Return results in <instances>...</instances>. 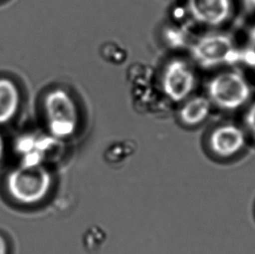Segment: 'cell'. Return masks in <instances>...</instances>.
<instances>
[{"label": "cell", "mask_w": 255, "mask_h": 254, "mask_svg": "<svg viewBox=\"0 0 255 254\" xmlns=\"http://www.w3.org/2000/svg\"><path fill=\"white\" fill-rule=\"evenodd\" d=\"M24 103L23 88L12 76L0 74V127L10 124Z\"/></svg>", "instance_id": "52a82bcc"}, {"label": "cell", "mask_w": 255, "mask_h": 254, "mask_svg": "<svg viewBox=\"0 0 255 254\" xmlns=\"http://www.w3.org/2000/svg\"><path fill=\"white\" fill-rule=\"evenodd\" d=\"M42 103L50 135L56 138H64L73 134L79 123V114L76 104L66 90H50L45 93Z\"/></svg>", "instance_id": "7a4b0ae2"}, {"label": "cell", "mask_w": 255, "mask_h": 254, "mask_svg": "<svg viewBox=\"0 0 255 254\" xmlns=\"http://www.w3.org/2000/svg\"><path fill=\"white\" fill-rule=\"evenodd\" d=\"M212 103L205 97H194L183 105L179 110V119L183 124L189 127L200 125L207 120Z\"/></svg>", "instance_id": "9c48e42d"}, {"label": "cell", "mask_w": 255, "mask_h": 254, "mask_svg": "<svg viewBox=\"0 0 255 254\" xmlns=\"http://www.w3.org/2000/svg\"><path fill=\"white\" fill-rule=\"evenodd\" d=\"M2 1H3V0H0V3H1V2H2Z\"/></svg>", "instance_id": "9a60e30c"}, {"label": "cell", "mask_w": 255, "mask_h": 254, "mask_svg": "<svg viewBox=\"0 0 255 254\" xmlns=\"http://www.w3.org/2000/svg\"><path fill=\"white\" fill-rule=\"evenodd\" d=\"M208 100L225 111H236L244 107L251 98V86L242 73L235 71L214 76L207 86Z\"/></svg>", "instance_id": "3957f363"}, {"label": "cell", "mask_w": 255, "mask_h": 254, "mask_svg": "<svg viewBox=\"0 0 255 254\" xmlns=\"http://www.w3.org/2000/svg\"><path fill=\"white\" fill-rule=\"evenodd\" d=\"M4 151H5V143H4L3 135L0 133V161L1 159H3Z\"/></svg>", "instance_id": "4fadbf2b"}, {"label": "cell", "mask_w": 255, "mask_h": 254, "mask_svg": "<svg viewBox=\"0 0 255 254\" xmlns=\"http://www.w3.org/2000/svg\"><path fill=\"white\" fill-rule=\"evenodd\" d=\"M249 135L245 129L235 124L216 127L209 137V147L220 158H232L244 151Z\"/></svg>", "instance_id": "8992f818"}, {"label": "cell", "mask_w": 255, "mask_h": 254, "mask_svg": "<svg viewBox=\"0 0 255 254\" xmlns=\"http://www.w3.org/2000/svg\"><path fill=\"white\" fill-rule=\"evenodd\" d=\"M240 63L255 72V26L250 29L245 45L241 49Z\"/></svg>", "instance_id": "30bf717a"}, {"label": "cell", "mask_w": 255, "mask_h": 254, "mask_svg": "<svg viewBox=\"0 0 255 254\" xmlns=\"http://www.w3.org/2000/svg\"><path fill=\"white\" fill-rule=\"evenodd\" d=\"M8 243L5 238L0 234V254H8Z\"/></svg>", "instance_id": "7c38bea8"}, {"label": "cell", "mask_w": 255, "mask_h": 254, "mask_svg": "<svg viewBox=\"0 0 255 254\" xmlns=\"http://www.w3.org/2000/svg\"><path fill=\"white\" fill-rule=\"evenodd\" d=\"M195 83V73L188 63L177 59L166 65L162 77L163 92L173 102L187 99L194 89Z\"/></svg>", "instance_id": "5b68a950"}, {"label": "cell", "mask_w": 255, "mask_h": 254, "mask_svg": "<svg viewBox=\"0 0 255 254\" xmlns=\"http://www.w3.org/2000/svg\"><path fill=\"white\" fill-rule=\"evenodd\" d=\"M243 3L248 10L255 12V0H243Z\"/></svg>", "instance_id": "5bb4252c"}, {"label": "cell", "mask_w": 255, "mask_h": 254, "mask_svg": "<svg viewBox=\"0 0 255 254\" xmlns=\"http://www.w3.org/2000/svg\"><path fill=\"white\" fill-rule=\"evenodd\" d=\"M191 52L197 62L205 68L241 62V49L227 33L205 35L192 45Z\"/></svg>", "instance_id": "277c9868"}, {"label": "cell", "mask_w": 255, "mask_h": 254, "mask_svg": "<svg viewBox=\"0 0 255 254\" xmlns=\"http://www.w3.org/2000/svg\"><path fill=\"white\" fill-rule=\"evenodd\" d=\"M52 176L43 165H19L7 176L6 187L10 197L23 205H34L48 194Z\"/></svg>", "instance_id": "6da1fadb"}, {"label": "cell", "mask_w": 255, "mask_h": 254, "mask_svg": "<svg viewBox=\"0 0 255 254\" xmlns=\"http://www.w3.org/2000/svg\"><path fill=\"white\" fill-rule=\"evenodd\" d=\"M190 13L195 20L208 26H219L229 19L232 0H188Z\"/></svg>", "instance_id": "ba28073f"}, {"label": "cell", "mask_w": 255, "mask_h": 254, "mask_svg": "<svg viewBox=\"0 0 255 254\" xmlns=\"http://www.w3.org/2000/svg\"><path fill=\"white\" fill-rule=\"evenodd\" d=\"M244 125L249 137H252L255 141V103L251 105L246 112Z\"/></svg>", "instance_id": "8fae6325"}]
</instances>
